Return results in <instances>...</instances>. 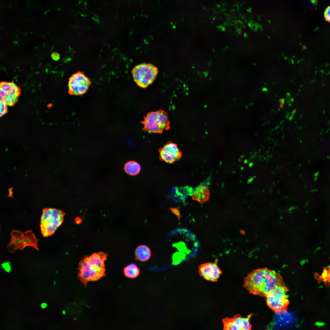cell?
Instances as JSON below:
<instances>
[{
    "label": "cell",
    "mask_w": 330,
    "mask_h": 330,
    "mask_svg": "<svg viewBox=\"0 0 330 330\" xmlns=\"http://www.w3.org/2000/svg\"><path fill=\"white\" fill-rule=\"evenodd\" d=\"M2 268H3L6 272H10L11 268L9 264V262H5L2 264Z\"/></svg>",
    "instance_id": "22"
},
{
    "label": "cell",
    "mask_w": 330,
    "mask_h": 330,
    "mask_svg": "<svg viewBox=\"0 0 330 330\" xmlns=\"http://www.w3.org/2000/svg\"><path fill=\"white\" fill-rule=\"evenodd\" d=\"M52 58L55 61H58L60 58V55L57 53L54 52L51 55Z\"/></svg>",
    "instance_id": "23"
},
{
    "label": "cell",
    "mask_w": 330,
    "mask_h": 330,
    "mask_svg": "<svg viewBox=\"0 0 330 330\" xmlns=\"http://www.w3.org/2000/svg\"><path fill=\"white\" fill-rule=\"evenodd\" d=\"M56 284V281H54L53 282V284L54 285H55Z\"/></svg>",
    "instance_id": "27"
},
{
    "label": "cell",
    "mask_w": 330,
    "mask_h": 330,
    "mask_svg": "<svg viewBox=\"0 0 330 330\" xmlns=\"http://www.w3.org/2000/svg\"><path fill=\"white\" fill-rule=\"evenodd\" d=\"M193 190V188L188 186L181 187H175L172 189L170 193L172 195L185 202L186 197L190 195Z\"/></svg>",
    "instance_id": "14"
},
{
    "label": "cell",
    "mask_w": 330,
    "mask_h": 330,
    "mask_svg": "<svg viewBox=\"0 0 330 330\" xmlns=\"http://www.w3.org/2000/svg\"><path fill=\"white\" fill-rule=\"evenodd\" d=\"M123 273L127 277L133 279L138 276L140 273V270L135 264L131 263L124 267Z\"/></svg>",
    "instance_id": "18"
},
{
    "label": "cell",
    "mask_w": 330,
    "mask_h": 330,
    "mask_svg": "<svg viewBox=\"0 0 330 330\" xmlns=\"http://www.w3.org/2000/svg\"><path fill=\"white\" fill-rule=\"evenodd\" d=\"M169 209L177 217L178 220L180 219L181 217V215L180 213V210L179 208L178 207H170L169 208Z\"/></svg>",
    "instance_id": "20"
},
{
    "label": "cell",
    "mask_w": 330,
    "mask_h": 330,
    "mask_svg": "<svg viewBox=\"0 0 330 330\" xmlns=\"http://www.w3.org/2000/svg\"><path fill=\"white\" fill-rule=\"evenodd\" d=\"M159 158L163 161L172 163L178 160L181 158L182 153L177 145L171 141H168L158 150Z\"/></svg>",
    "instance_id": "10"
},
{
    "label": "cell",
    "mask_w": 330,
    "mask_h": 330,
    "mask_svg": "<svg viewBox=\"0 0 330 330\" xmlns=\"http://www.w3.org/2000/svg\"><path fill=\"white\" fill-rule=\"evenodd\" d=\"M324 15L325 20L330 23V6L328 7L325 9Z\"/></svg>",
    "instance_id": "21"
},
{
    "label": "cell",
    "mask_w": 330,
    "mask_h": 330,
    "mask_svg": "<svg viewBox=\"0 0 330 330\" xmlns=\"http://www.w3.org/2000/svg\"><path fill=\"white\" fill-rule=\"evenodd\" d=\"M75 221L76 223L79 224L81 222L82 220L80 218L78 217L75 218Z\"/></svg>",
    "instance_id": "24"
},
{
    "label": "cell",
    "mask_w": 330,
    "mask_h": 330,
    "mask_svg": "<svg viewBox=\"0 0 330 330\" xmlns=\"http://www.w3.org/2000/svg\"><path fill=\"white\" fill-rule=\"evenodd\" d=\"M136 258L141 262L148 260L151 255V251L147 246L142 245L138 246L135 251Z\"/></svg>",
    "instance_id": "15"
},
{
    "label": "cell",
    "mask_w": 330,
    "mask_h": 330,
    "mask_svg": "<svg viewBox=\"0 0 330 330\" xmlns=\"http://www.w3.org/2000/svg\"><path fill=\"white\" fill-rule=\"evenodd\" d=\"M282 277L266 268L253 270L245 277L243 286L250 293L265 297L276 287L284 285Z\"/></svg>",
    "instance_id": "1"
},
{
    "label": "cell",
    "mask_w": 330,
    "mask_h": 330,
    "mask_svg": "<svg viewBox=\"0 0 330 330\" xmlns=\"http://www.w3.org/2000/svg\"><path fill=\"white\" fill-rule=\"evenodd\" d=\"M91 83L90 79L83 72H78L69 78L68 93L71 95H82L88 90Z\"/></svg>",
    "instance_id": "7"
},
{
    "label": "cell",
    "mask_w": 330,
    "mask_h": 330,
    "mask_svg": "<svg viewBox=\"0 0 330 330\" xmlns=\"http://www.w3.org/2000/svg\"><path fill=\"white\" fill-rule=\"evenodd\" d=\"M211 177H209L205 181L193 189L190 194L193 200L197 201L200 204L207 201L210 195L208 186Z\"/></svg>",
    "instance_id": "12"
},
{
    "label": "cell",
    "mask_w": 330,
    "mask_h": 330,
    "mask_svg": "<svg viewBox=\"0 0 330 330\" xmlns=\"http://www.w3.org/2000/svg\"><path fill=\"white\" fill-rule=\"evenodd\" d=\"M107 255L103 252L86 256L79 262L78 277L85 287L88 282L96 281L105 275V262Z\"/></svg>",
    "instance_id": "2"
},
{
    "label": "cell",
    "mask_w": 330,
    "mask_h": 330,
    "mask_svg": "<svg viewBox=\"0 0 330 330\" xmlns=\"http://www.w3.org/2000/svg\"><path fill=\"white\" fill-rule=\"evenodd\" d=\"M65 215L62 211L53 208H46L42 211L40 219V227L44 237L53 234L62 223Z\"/></svg>",
    "instance_id": "4"
},
{
    "label": "cell",
    "mask_w": 330,
    "mask_h": 330,
    "mask_svg": "<svg viewBox=\"0 0 330 330\" xmlns=\"http://www.w3.org/2000/svg\"><path fill=\"white\" fill-rule=\"evenodd\" d=\"M0 100L9 106L17 101L20 94V87L13 82H2L0 85Z\"/></svg>",
    "instance_id": "8"
},
{
    "label": "cell",
    "mask_w": 330,
    "mask_h": 330,
    "mask_svg": "<svg viewBox=\"0 0 330 330\" xmlns=\"http://www.w3.org/2000/svg\"><path fill=\"white\" fill-rule=\"evenodd\" d=\"M218 259L214 262L206 263L199 267V273L201 276L205 280L212 282H216L222 273V271L218 265Z\"/></svg>",
    "instance_id": "11"
},
{
    "label": "cell",
    "mask_w": 330,
    "mask_h": 330,
    "mask_svg": "<svg viewBox=\"0 0 330 330\" xmlns=\"http://www.w3.org/2000/svg\"><path fill=\"white\" fill-rule=\"evenodd\" d=\"M8 105L4 102L0 100V116L1 117L5 115L7 112Z\"/></svg>",
    "instance_id": "19"
},
{
    "label": "cell",
    "mask_w": 330,
    "mask_h": 330,
    "mask_svg": "<svg viewBox=\"0 0 330 330\" xmlns=\"http://www.w3.org/2000/svg\"><path fill=\"white\" fill-rule=\"evenodd\" d=\"M284 100L283 99H281V100H280V108H282V107H283V106H284Z\"/></svg>",
    "instance_id": "25"
},
{
    "label": "cell",
    "mask_w": 330,
    "mask_h": 330,
    "mask_svg": "<svg viewBox=\"0 0 330 330\" xmlns=\"http://www.w3.org/2000/svg\"><path fill=\"white\" fill-rule=\"evenodd\" d=\"M141 123L143 125L142 130L148 133L161 134L170 128L168 113L162 109L148 112Z\"/></svg>",
    "instance_id": "3"
},
{
    "label": "cell",
    "mask_w": 330,
    "mask_h": 330,
    "mask_svg": "<svg viewBox=\"0 0 330 330\" xmlns=\"http://www.w3.org/2000/svg\"><path fill=\"white\" fill-rule=\"evenodd\" d=\"M23 234L24 248L27 246H31L37 250H38L39 249L37 246V242L38 239L36 237L32 231L28 230L23 233Z\"/></svg>",
    "instance_id": "16"
},
{
    "label": "cell",
    "mask_w": 330,
    "mask_h": 330,
    "mask_svg": "<svg viewBox=\"0 0 330 330\" xmlns=\"http://www.w3.org/2000/svg\"><path fill=\"white\" fill-rule=\"evenodd\" d=\"M47 304L46 303H42L41 304V306L42 308L44 309L46 307Z\"/></svg>",
    "instance_id": "26"
},
{
    "label": "cell",
    "mask_w": 330,
    "mask_h": 330,
    "mask_svg": "<svg viewBox=\"0 0 330 330\" xmlns=\"http://www.w3.org/2000/svg\"><path fill=\"white\" fill-rule=\"evenodd\" d=\"M288 288L284 285L278 286L265 297L269 307L276 314H285L289 303L288 296Z\"/></svg>",
    "instance_id": "5"
},
{
    "label": "cell",
    "mask_w": 330,
    "mask_h": 330,
    "mask_svg": "<svg viewBox=\"0 0 330 330\" xmlns=\"http://www.w3.org/2000/svg\"><path fill=\"white\" fill-rule=\"evenodd\" d=\"M158 73L157 68L151 64H139L132 71L134 81L138 86L143 88L147 87L153 82Z\"/></svg>",
    "instance_id": "6"
},
{
    "label": "cell",
    "mask_w": 330,
    "mask_h": 330,
    "mask_svg": "<svg viewBox=\"0 0 330 330\" xmlns=\"http://www.w3.org/2000/svg\"><path fill=\"white\" fill-rule=\"evenodd\" d=\"M124 170L126 173L129 175L134 176L140 173L141 167L138 162L134 161H130L125 164Z\"/></svg>",
    "instance_id": "17"
},
{
    "label": "cell",
    "mask_w": 330,
    "mask_h": 330,
    "mask_svg": "<svg viewBox=\"0 0 330 330\" xmlns=\"http://www.w3.org/2000/svg\"><path fill=\"white\" fill-rule=\"evenodd\" d=\"M253 314L249 315L246 317H242L239 314L233 317H226L222 319L223 330H250L251 329L252 325L250 319Z\"/></svg>",
    "instance_id": "9"
},
{
    "label": "cell",
    "mask_w": 330,
    "mask_h": 330,
    "mask_svg": "<svg viewBox=\"0 0 330 330\" xmlns=\"http://www.w3.org/2000/svg\"><path fill=\"white\" fill-rule=\"evenodd\" d=\"M10 234L11 236V240L7 246L9 251L13 253L17 249L23 250L24 248L23 243V233L18 230H13L11 233Z\"/></svg>",
    "instance_id": "13"
}]
</instances>
